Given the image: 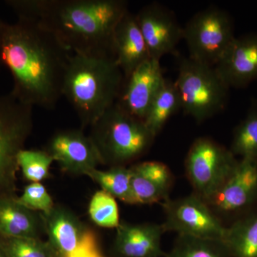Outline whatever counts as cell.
<instances>
[{"instance_id":"5bb4252c","label":"cell","mask_w":257,"mask_h":257,"mask_svg":"<svg viewBox=\"0 0 257 257\" xmlns=\"http://www.w3.org/2000/svg\"><path fill=\"white\" fill-rule=\"evenodd\" d=\"M229 88L247 87L257 79V34L235 37L214 66Z\"/></svg>"},{"instance_id":"ffe728a7","label":"cell","mask_w":257,"mask_h":257,"mask_svg":"<svg viewBox=\"0 0 257 257\" xmlns=\"http://www.w3.org/2000/svg\"><path fill=\"white\" fill-rule=\"evenodd\" d=\"M36 219L17 200L0 199V234L10 239L36 238Z\"/></svg>"},{"instance_id":"52a82bcc","label":"cell","mask_w":257,"mask_h":257,"mask_svg":"<svg viewBox=\"0 0 257 257\" xmlns=\"http://www.w3.org/2000/svg\"><path fill=\"white\" fill-rule=\"evenodd\" d=\"M235 37L232 18L227 12L216 6L198 12L183 27L189 58L213 67Z\"/></svg>"},{"instance_id":"603a6c76","label":"cell","mask_w":257,"mask_h":257,"mask_svg":"<svg viewBox=\"0 0 257 257\" xmlns=\"http://www.w3.org/2000/svg\"><path fill=\"white\" fill-rule=\"evenodd\" d=\"M166 257H231L224 241L178 235Z\"/></svg>"},{"instance_id":"277c9868","label":"cell","mask_w":257,"mask_h":257,"mask_svg":"<svg viewBox=\"0 0 257 257\" xmlns=\"http://www.w3.org/2000/svg\"><path fill=\"white\" fill-rule=\"evenodd\" d=\"M89 135L102 163L125 166L145 155L156 137L145 121L115 103L91 126Z\"/></svg>"},{"instance_id":"4316f807","label":"cell","mask_w":257,"mask_h":257,"mask_svg":"<svg viewBox=\"0 0 257 257\" xmlns=\"http://www.w3.org/2000/svg\"><path fill=\"white\" fill-rule=\"evenodd\" d=\"M16 200L28 209L41 211L45 214H49L54 209L52 198L40 182L29 184L21 197Z\"/></svg>"},{"instance_id":"f546056e","label":"cell","mask_w":257,"mask_h":257,"mask_svg":"<svg viewBox=\"0 0 257 257\" xmlns=\"http://www.w3.org/2000/svg\"><path fill=\"white\" fill-rule=\"evenodd\" d=\"M3 20H0V26H1V23ZM3 61H2L1 52H0V72H1L2 66H3Z\"/></svg>"},{"instance_id":"f1b7e54d","label":"cell","mask_w":257,"mask_h":257,"mask_svg":"<svg viewBox=\"0 0 257 257\" xmlns=\"http://www.w3.org/2000/svg\"><path fill=\"white\" fill-rule=\"evenodd\" d=\"M67 257H105L99 247L95 233L84 230L78 246Z\"/></svg>"},{"instance_id":"7a4b0ae2","label":"cell","mask_w":257,"mask_h":257,"mask_svg":"<svg viewBox=\"0 0 257 257\" xmlns=\"http://www.w3.org/2000/svg\"><path fill=\"white\" fill-rule=\"evenodd\" d=\"M5 3L18 18L47 29L71 53L90 56H114V30L128 11L124 0H6Z\"/></svg>"},{"instance_id":"d4e9b609","label":"cell","mask_w":257,"mask_h":257,"mask_svg":"<svg viewBox=\"0 0 257 257\" xmlns=\"http://www.w3.org/2000/svg\"><path fill=\"white\" fill-rule=\"evenodd\" d=\"M88 211L93 222L101 227L117 228L119 226L117 203L115 198L104 191H98L93 195Z\"/></svg>"},{"instance_id":"9a60e30c","label":"cell","mask_w":257,"mask_h":257,"mask_svg":"<svg viewBox=\"0 0 257 257\" xmlns=\"http://www.w3.org/2000/svg\"><path fill=\"white\" fill-rule=\"evenodd\" d=\"M130 169L133 204H155L168 199L173 176L165 164L147 161Z\"/></svg>"},{"instance_id":"6da1fadb","label":"cell","mask_w":257,"mask_h":257,"mask_svg":"<svg viewBox=\"0 0 257 257\" xmlns=\"http://www.w3.org/2000/svg\"><path fill=\"white\" fill-rule=\"evenodd\" d=\"M0 52L13 79L10 92L27 105L52 110L62 96L70 52L47 29L18 18L2 21Z\"/></svg>"},{"instance_id":"484cf974","label":"cell","mask_w":257,"mask_h":257,"mask_svg":"<svg viewBox=\"0 0 257 257\" xmlns=\"http://www.w3.org/2000/svg\"><path fill=\"white\" fill-rule=\"evenodd\" d=\"M17 162L25 178L40 182L47 178L54 160L47 151L23 149L19 152Z\"/></svg>"},{"instance_id":"3957f363","label":"cell","mask_w":257,"mask_h":257,"mask_svg":"<svg viewBox=\"0 0 257 257\" xmlns=\"http://www.w3.org/2000/svg\"><path fill=\"white\" fill-rule=\"evenodd\" d=\"M124 79L114 56L72 54L62 96L74 108L83 127L91 126L118 100Z\"/></svg>"},{"instance_id":"30bf717a","label":"cell","mask_w":257,"mask_h":257,"mask_svg":"<svg viewBox=\"0 0 257 257\" xmlns=\"http://www.w3.org/2000/svg\"><path fill=\"white\" fill-rule=\"evenodd\" d=\"M33 108L10 92L0 95V185L18 167L17 157L33 126Z\"/></svg>"},{"instance_id":"cb8c5ba5","label":"cell","mask_w":257,"mask_h":257,"mask_svg":"<svg viewBox=\"0 0 257 257\" xmlns=\"http://www.w3.org/2000/svg\"><path fill=\"white\" fill-rule=\"evenodd\" d=\"M230 151L241 159L257 160V106L253 100L246 117L235 128Z\"/></svg>"},{"instance_id":"8fae6325","label":"cell","mask_w":257,"mask_h":257,"mask_svg":"<svg viewBox=\"0 0 257 257\" xmlns=\"http://www.w3.org/2000/svg\"><path fill=\"white\" fill-rule=\"evenodd\" d=\"M135 15L150 58L160 61L163 56L176 52L183 39V27L172 10L160 3H152L144 6Z\"/></svg>"},{"instance_id":"4dcf8cb0","label":"cell","mask_w":257,"mask_h":257,"mask_svg":"<svg viewBox=\"0 0 257 257\" xmlns=\"http://www.w3.org/2000/svg\"><path fill=\"white\" fill-rule=\"evenodd\" d=\"M253 101H254L255 104H256V105L257 106V99H255V100Z\"/></svg>"},{"instance_id":"4fadbf2b","label":"cell","mask_w":257,"mask_h":257,"mask_svg":"<svg viewBox=\"0 0 257 257\" xmlns=\"http://www.w3.org/2000/svg\"><path fill=\"white\" fill-rule=\"evenodd\" d=\"M165 79L160 61L149 59L124 79L116 103L130 114L144 120Z\"/></svg>"},{"instance_id":"1f68e13d","label":"cell","mask_w":257,"mask_h":257,"mask_svg":"<svg viewBox=\"0 0 257 257\" xmlns=\"http://www.w3.org/2000/svg\"><path fill=\"white\" fill-rule=\"evenodd\" d=\"M0 257H6V256H5L4 255L1 254V253H0Z\"/></svg>"},{"instance_id":"2e32d148","label":"cell","mask_w":257,"mask_h":257,"mask_svg":"<svg viewBox=\"0 0 257 257\" xmlns=\"http://www.w3.org/2000/svg\"><path fill=\"white\" fill-rule=\"evenodd\" d=\"M115 60L125 79L150 58L146 42L137 22L136 15L128 11L116 25L112 40Z\"/></svg>"},{"instance_id":"7402d4cb","label":"cell","mask_w":257,"mask_h":257,"mask_svg":"<svg viewBox=\"0 0 257 257\" xmlns=\"http://www.w3.org/2000/svg\"><path fill=\"white\" fill-rule=\"evenodd\" d=\"M102 190L110 194L115 199H119L126 204H133L131 188V169L125 166H114L106 171L95 169L87 174Z\"/></svg>"},{"instance_id":"44dd1931","label":"cell","mask_w":257,"mask_h":257,"mask_svg":"<svg viewBox=\"0 0 257 257\" xmlns=\"http://www.w3.org/2000/svg\"><path fill=\"white\" fill-rule=\"evenodd\" d=\"M182 109V101L175 83L166 79L149 108L145 124L155 137L160 133L168 120Z\"/></svg>"},{"instance_id":"7c38bea8","label":"cell","mask_w":257,"mask_h":257,"mask_svg":"<svg viewBox=\"0 0 257 257\" xmlns=\"http://www.w3.org/2000/svg\"><path fill=\"white\" fill-rule=\"evenodd\" d=\"M46 151L62 170L71 173L87 175L102 164L92 140L81 130L57 132L49 141Z\"/></svg>"},{"instance_id":"8992f818","label":"cell","mask_w":257,"mask_h":257,"mask_svg":"<svg viewBox=\"0 0 257 257\" xmlns=\"http://www.w3.org/2000/svg\"><path fill=\"white\" fill-rule=\"evenodd\" d=\"M238 162L230 150L212 139H196L184 162L193 193L207 202L231 176Z\"/></svg>"},{"instance_id":"5b68a950","label":"cell","mask_w":257,"mask_h":257,"mask_svg":"<svg viewBox=\"0 0 257 257\" xmlns=\"http://www.w3.org/2000/svg\"><path fill=\"white\" fill-rule=\"evenodd\" d=\"M182 109L198 123L224 110L230 88L213 66L182 57L175 82Z\"/></svg>"},{"instance_id":"d6986e66","label":"cell","mask_w":257,"mask_h":257,"mask_svg":"<svg viewBox=\"0 0 257 257\" xmlns=\"http://www.w3.org/2000/svg\"><path fill=\"white\" fill-rule=\"evenodd\" d=\"M224 241L231 257H257V208L226 226Z\"/></svg>"},{"instance_id":"ac0fdd59","label":"cell","mask_w":257,"mask_h":257,"mask_svg":"<svg viewBox=\"0 0 257 257\" xmlns=\"http://www.w3.org/2000/svg\"><path fill=\"white\" fill-rule=\"evenodd\" d=\"M46 215V227L51 248L60 257H67L78 246L84 231L68 211L54 208Z\"/></svg>"},{"instance_id":"9c48e42d","label":"cell","mask_w":257,"mask_h":257,"mask_svg":"<svg viewBox=\"0 0 257 257\" xmlns=\"http://www.w3.org/2000/svg\"><path fill=\"white\" fill-rule=\"evenodd\" d=\"M206 202L224 224L256 209L257 160H239L227 180Z\"/></svg>"},{"instance_id":"83f0119b","label":"cell","mask_w":257,"mask_h":257,"mask_svg":"<svg viewBox=\"0 0 257 257\" xmlns=\"http://www.w3.org/2000/svg\"><path fill=\"white\" fill-rule=\"evenodd\" d=\"M8 251L10 257H50L49 248L37 238L10 239Z\"/></svg>"},{"instance_id":"e0dca14e","label":"cell","mask_w":257,"mask_h":257,"mask_svg":"<svg viewBox=\"0 0 257 257\" xmlns=\"http://www.w3.org/2000/svg\"><path fill=\"white\" fill-rule=\"evenodd\" d=\"M115 249L122 257L164 256L162 236L165 232L162 224H120L116 228Z\"/></svg>"},{"instance_id":"ba28073f","label":"cell","mask_w":257,"mask_h":257,"mask_svg":"<svg viewBox=\"0 0 257 257\" xmlns=\"http://www.w3.org/2000/svg\"><path fill=\"white\" fill-rule=\"evenodd\" d=\"M166 231H175L182 236L224 241L226 226L205 201L192 193L179 199L163 202Z\"/></svg>"}]
</instances>
